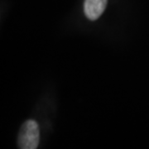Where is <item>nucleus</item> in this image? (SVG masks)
Segmentation results:
<instances>
[{
  "mask_svg": "<svg viewBox=\"0 0 149 149\" xmlns=\"http://www.w3.org/2000/svg\"><path fill=\"white\" fill-rule=\"evenodd\" d=\"M107 5V0H85L84 11L85 16L90 20L95 21L104 13Z\"/></svg>",
  "mask_w": 149,
  "mask_h": 149,
  "instance_id": "nucleus-2",
  "label": "nucleus"
},
{
  "mask_svg": "<svg viewBox=\"0 0 149 149\" xmlns=\"http://www.w3.org/2000/svg\"><path fill=\"white\" fill-rule=\"evenodd\" d=\"M40 140L39 127L36 121L27 120L24 123L19 131L17 144L19 148L36 149Z\"/></svg>",
  "mask_w": 149,
  "mask_h": 149,
  "instance_id": "nucleus-1",
  "label": "nucleus"
}]
</instances>
